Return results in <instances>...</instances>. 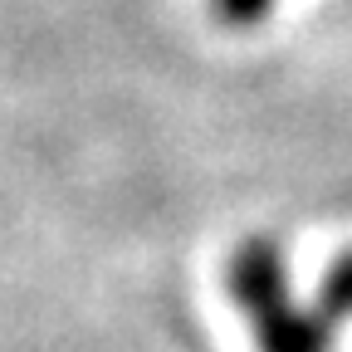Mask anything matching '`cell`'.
<instances>
[{"mask_svg":"<svg viewBox=\"0 0 352 352\" xmlns=\"http://www.w3.org/2000/svg\"><path fill=\"white\" fill-rule=\"evenodd\" d=\"M318 308L333 318V323H342V318H352V254H342L338 264H333V274L323 279V294H318Z\"/></svg>","mask_w":352,"mask_h":352,"instance_id":"cell-2","label":"cell"},{"mask_svg":"<svg viewBox=\"0 0 352 352\" xmlns=\"http://www.w3.org/2000/svg\"><path fill=\"white\" fill-rule=\"evenodd\" d=\"M230 294L240 298L245 318L259 338V352H333V318L323 308L298 314L289 303V274L274 240H245L230 254Z\"/></svg>","mask_w":352,"mask_h":352,"instance_id":"cell-1","label":"cell"}]
</instances>
